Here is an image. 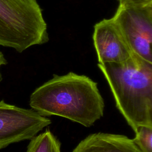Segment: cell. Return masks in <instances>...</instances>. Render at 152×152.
Listing matches in <instances>:
<instances>
[{
  "label": "cell",
  "instance_id": "obj_6",
  "mask_svg": "<svg viewBox=\"0 0 152 152\" xmlns=\"http://www.w3.org/2000/svg\"><path fill=\"white\" fill-rule=\"evenodd\" d=\"M93 40L99 64L122 62L133 53L112 17L94 25Z\"/></svg>",
  "mask_w": 152,
  "mask_h": 152
},
{
  "label": "cell",
  "instance_id": "obj_4",
  "mask_svg": "<svg viewBox=\"0 0 152 152\" xmlns=\"http://www.w3.org/2000/svg\"><path fill=\"white\" fill-rule=\"evenodd\" d=\"M131 51L152 63V2L120 5L112 17Z\"/></svg>",
  "mask_w": 152,
  "mask_h": 152
},
{
  "label": "cell",
  "instance_id": "obj_7",
  "mask_svg": "<svg viewBox=\"0 0 152 152\" xmlns=\"http://www.w3.org/2000/svg\"><path fill=\"white\" fill-rule=\"evenodd\" d=\"M72 152H142L125 135L97 132L81 140Z\"/></svg>",
  "mask_w": 152,
  "mask_h": 152
},
{
  "label": "cell",
  "instance_id": "obj_8",
  "mask_svg": "<svg viewBox=\"0 0 152 152\" xmlns=\"http://www.w3.org/2000/svg\"><path fill=\"white\" fill-rule=\"evenodd\" d=\"M61 142L47 129L30 140L26 152H61Z\"/></svg>",
  "mask_w": 152,
  "mask_h": 152
},
{
  "label": "cell",
  "instance_id": "obj_3",
  "mask_svg": "<svg viewBox=\"0 0 152 152\" xmlns=\"http://www.w3.org/2000/svg\"><path fill=\"white\" fill-rule=\"evenodd\" d=\"M49 40L37 0H0V46L21 53Z\"/></svg>",
  "mask_w": 152,
  "mask_h": 152
},
{
  "label": "cell",
  "instance_id": "obj_5",
  "mask_svg": "<svg viewBox=\"0 0 152 152\" xmlns=\"http://www.w3.org/2000/svg\"><path fill=\"white\" fill-rule=\"evenodd\" d=\"M51 123L50 119L33 109L0 101V149L12 143L31 140Z\"/></svg>",
  "mask_w": 152,
  "mask_h": 152
},
{
  "label": "cell",
  "instance_id": "obj_10",
  "mask_svg": "<svg viewBox=\"0 0 152 152\" xmlns=\"http://www.w3.org/2000/svg\"><path fill=\"white\" fill-rule=\"evenodd\" d=\"M120 5L144 4L152 2V0H118Z\"/></svg>",
  "mask_w": 152,
  "mask_h": 152
},
{
  "label": "cell",
  "instance_id": "obj_11",
  "mask_svg": "<svg viewBox=\"0 0 152 152\" xmlns=\"http://www.w3.org/2000/svg\"><path fill=\"white\" fill-rule=\"evenodd\" d=\"M7 64V61L4 56V55H3V53L0 51V69L1 66L6 65ZM2 80V75L0 72V81Z\"/></svg>",
  "mask_w": 152,
  "mask_h": 152
},
{
  "label": "cell",
  "instance_id": "obj_9",
  "mask_svg": "<svg viewBox=\"0 0 152 152\" xmlns=\"http://www.w3.org/2000/svg\"><path fill=\"white\" fill-rule=\"evenodd\" d=\"M132 141L142 152H152V128L141 126L135 132Z\"/></svg>",
  "mask_w": 152,
  "mask_h": 152
},
{
  "label": "cell",
  "instance_id": "obj_1",
  "mask_svg": "<svg viewBox=\"0 0 152 152\" xmlns=\"http://www.w3.org/2000/svg\"><path fill=\"white\" fill-rule=\"evenodd\" d=\"M29 104L42 116L65 118L86 127L100 119L104 109L97 83L73 72L54 75L36 88L30 95Z\"/></svg>",
  "mask_w": 152,
  "mask_h": 152
},
{
  "label": "cell",
  "instance_id": "obj_2",
  "mask_svg": "<svg viewBox=\"0 0 152 152\" xmlns=\"http://www.w3.org/2000/svg\"><path fill=\"white\" fill-rule=\"evenodd\" d=\"M110 88L116 106L135 132L152 128V63L132 53L126 61L97 64Z\"/></svg>",
  "mask_w": 152,
  "mask_h": 152
}]
</instances>
